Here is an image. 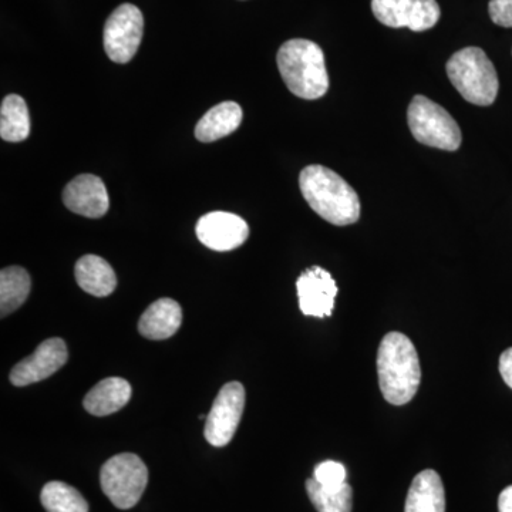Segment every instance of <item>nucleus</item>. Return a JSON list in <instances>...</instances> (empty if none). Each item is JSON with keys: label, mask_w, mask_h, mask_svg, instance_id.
Segmentation results:
<instances>
[{"label": "nucleus", "mask_w": 512, "mask_h": 512, "mask_svg": "<svg viewBox=\"0 0 512 512\" xmlns=\"http://www.w3.org/2000/svg\"><path fill=\"white\" fill-rule=\"evenodd\" d=\"M30 293V276L20 266H9L0 272V315L18 311Z\"/></svg>", "instance_id": "nucleus-20"}, {"label": "nucleus", "mask_w": 512, "mask_h": 512, "mask_svg": "<svg viewBox=\"0 0 512 512\" xmlns=\"http://www.w3.org/2000/svg\"><path fill=\"white\" fill-rule=\"evenodd\" d=\"M147 483L146 464L136 454H117L101 467V490L120 510L133 508L143 497Z\"/></svg>", "instance_id": "nucleus-5"}, {"label": "nucleus", "mask_w": 512, "mask_h": 512, "mask_svg": "<svg viewBox=\"0 0 512 512\" xmlns=\"http://www.w3.org/2000/svg\"><path fill=\"white\" fill-rule=\"evenodd\" d=\"M69 359L66 343L63 339H47L40 343L33 355L19 362L10 372V383L16 387L42 382L57 370L62 369Z\"/></svg>", "instance_id": "nucleus-11"}, {"label": "nucleus", "mask_w": 512, "mask_h": 512, "mask_svg": "<svg viewBox=\"0 0 512 512\" xmlns=\"http://www.w3.org/2000/svg\"><path fill=\"white\" fill-rule=\"evenodd\" d=\"M40 501L47 512H89V504L72 485L50 481L43 487Z\"/></svg>", "instance_id": "nucleus-22"}, {"label": "nucleus", "mask_w": 512, "mask_h": 512, "mask_svg": "<svg viewBox=\"0 0 512 512\" xmlns=\"http://www.w3.org/2000/svg\"><path fill=\"white\" fill-rule=\"evenodd\" d=\"M303 198L316 214L338 227L352 225L360 218L356 191L339 174L323 165H309L299 175Z\"/></svg>", "instance_id": "nucleus-1"}, {"label": "nucleus", "mask_w": 512, "mask_h": 512, "mask_svg": "<svg viewBox=\"0 0 512 512\" xmlns=\"http://www.w3.org/2000/svg\"><path fill=\"white\" fill-rule=\"evenodd\" d=\"M77 284L84 292L104 298L114 292L117 276L109 262L97 255H84L74 268Z\"/></svg>", "instance_id": "nucleus-17"}, {"label": "nucleus", "mask_w": 512, "mask_h": 512, "mask_svg": "<svg viewBox=\"0 0 512 512\" xmlns=\"http://www.w3.org/2000/svg\"><path fill=\"white\" fill-rule=\"evenodd\" d=\"M30 134L28 104L19 94H9L0 107V137L8 143L25 141Z\"/></svg>", "instance_id": "nucleus-19"}, {"label": "nucleus", "mask_w": 512, "mask_h": 512, "mask_svg": "<svg viewBox=\"0 0 512 512\" xmlns=\"http://www.w3.org/2000/svg\"><path fill=\"white\" fill-rule=\"evenodd\" d=\"M279 73L292 94L303 100H318L329 89L325 55L315 42L292 39L279 49Z\"/></svg>", "instance_id": "nucleus-3"}, {"label": "nucleus", "mask_w": 512, "mask_h": 512, "mask_svg": "<svg viewBox=\"0 0 512 512\" xmlns=\"http://www.w3.org/2000/svg\"><path fill=\"white\" fill-rule=\"evenodd\" d=\"M299 306L303 315L326 318L332 315L335 299L338 295V285L326 269L312 266L306 269L298 282Z\"/></svg>", "instance_id": "nucleus-12"}, {"label": "nucleus", "mask_w": 512, "mask_h": 512, "mask_svg": "<svg viewBox=\"0 0 512 512\" xmlns=\"http://www.w3.org/2000/svg\"><path fill=\"white\" fill-rule=\"evenodd\" d=\"M498 512H512V485L505 488L498 498Z\"/></svg>", "instance_id": "nucleus-26"}, {"label": "nucleus", "mask_w": 512, "mask_h": 512, "mask_svg": "<svg viewBox=\"0 0 512 512\" xmlns=\"http://www.w3.org/2000/svg\"><path fill=\"white\" fill-rule=\"evenodd\" d=\"M144 18L131 3L119 6L104 26V50L114 63L126 64L136 56L143 40Z\"/></svg>", "instance_id": "nucleus-7"}, {"label": "nucleus", "mask_w": 512, "mask_h": 512, "mask_svg": "<svg viewBox=\"0 0 512 512\" xmlns=\"http://www.w3.org/2000/svg\"><path fill=\"white\" fill-rule=\"evenodd\" d=\"M183 323V311L180 303L174 299L163 298L151 303L138 322V332L150 340L171 338Z\"/></svg>", "instance_id": "nucleus-14"}, {"label": "nucleus", "mask_w": 512, "mask_h": 512, "mask_svg": "<svg viewBox=\"0 0 512 512\" xmlns=\"http://www.w3.org/2000/svg\"><path fill=\"white\" fill-rule=\"evenodd\" d=\"M372 10L382 25L413 32L434 28L441 16L436 0H372Z\"/></svg>", "instance_id": "nucleus-9"}, {"label": "nucleus", "mask_w": 512, "mask_h": 512, "mask_svg": "<svg viewBox=\"0 0 512 512\" xmlns=\"http://www.w3.org/2000/svg\"><path fill=\"white\" fill-rule=\"evenodd\" d=\"M404 512H446V491L436 471L424 470L414 477Z\"/></svg>", "instance_id": "nucleus-16"}, {"label": "nucleus", "mask_w": 512, "mask_h": 512, "mask_svg": "<svg viewBox=\"0 0 512 512\" xmlns=\"http://www.w3.org/2000/svg\"><path fill=\"white\" fill-rule=\"evenodd\" d=\"M244 409V386L238 382L225 384L205 421L204 436L211 446L225 447L234 439Z\"/></svg>", "instance_id": "nucleus-8"}, {"label": "nucleus", "mask_w": 512, "mask_h": 512, "mask_svg": "<svg viewBox=\"0 0 512 512\" xmlns=\"http://www.w3.org/2000/svg\"><path fill=\"white\" fill-rule=\"evenodd\" d=\"M410 131L424 146L456 151L461 146V130L446 109L424 96H416L407 111Z\"/></svg>", "instance_id": "nucleus-6"}, {"label": "nucleus", "mask_w": 512, "mask_h": 512, "mask_svg": "<svg viewBox=\"0 0 512 512\" xmlns=\"http://www.w3.org/2000/svg\"><path fill=\"white\" fill-rule=\"evenodd\" d=\"M346 468L338 461H323L313 471V478L323 487H338L346 483Z\"/></svg>", "instance_id": "nucleus-23"}, {"label": "nucleus", "mask_w": 512, "mask_h": 512, "mask_svg": "<svg viewBox=\"0 0 512 512\" xmlns=\"http://www.w3.org/2000/svg\"><path fill=\"white\" fill-rule=\"evenodd\" d=\"M500 373L505 384L512 389V348L505 350L500 357Z\"/></svg>", "instance_id": "nucleus-25"}, {"label": "nucleus", "mask_w": 512, "mask_h": 512, "mask_svg": "<svg viewBox=\"0 0 512 512\" xmlns=\"http://www.w3.org/2000/svg\"><path fill=\"white\" fill-rule=\"evenodd\" d=\"M306 493L318 512H352L353 490L348 483L323 487L315 478H309Z\"/></svg>", "instance_id": "nucleus-21"}, {"label": "nucleus", "mask_w": 512, "mask_h": 512, "mask_svg": "<svg viewBox=\"0 0 512 512\" xmlns=\"http://www.w3.org/2000/svg\"><path fill=\"white\" fill-rule=\"evenodd\" d=\"M197 237L202 245L217 252L232 251L247 242L249 227L245 220L231 212H208L197 222Z\"/></svg>", "instance_id": "nucleus-10"}, {"label": "nucleus", "mask_w": 512, "mask_h": 512, "mask_svg": "<svg viewBox=\"0 0 512 512\" xmlns=\"http://www.w3.org/2000/svg\"><path fill=\"white\" fill-rule=\"evenodd\" d=\"M488 13L495 25L512 28V0H491Z\"/></svg>", "instance_id": "nucleus-24"}, {"label": "nucleus", "mask_w": 512, "mask_h": 512, "mask_svg": "<svg viewBox=\"0 0 512 512\" xmlns=\"http://www.w3.org/2000/svg\"><path fill=\"white\" fill-rule=\"evenodd\" d=\"M447 74L457 92L476 106H491L497 99V70L480 47H466L447 62Z\"/></svg>", "instance_id": "nucleus-4"}, {"label": "nucleus", "mask_w": 512, "mask_h": 512, "mask_svg": "<svg viewBox=\"0 0 512 512\" xmlns=\"http://www.w3.org/2000/svg\"><path fill=\"white\" fill-rule=\"evenodd\" d=\"M242 121V109L235 101H224L205 113L195 127V137L201 143H212L234 133Z\"/></svg>", "instance_id": "nucleus-18"}, {"label": "nucleus", "mask_w": 512, "mask_h": 512, "mask_svg": "<svg viewBox=\"0 0 512 512\" xmlns=\"http://www.w3.org/2000/svg\"><path fill=\"white\" fill-rule=\"evenodd\" d=\"M63 202L74 214L86 218H101L110 208L109 192L100 177L82 174L66 185Z\"/></svg>", "instance_id": "nucleus-13"}, {"label": "nucleus", "mask_w": 512, "mask_h": 512, "mask_svg": "<svg viewBox=\"0 0 512 512\" xmlns=\"http://www.w3.org/2000/svg\"><path fill=\"white\" fill-rule=\"evenodd\" d=\"M377 375L387 402L394 406L412 402L421 380L419 355L412 340L403 333H387L377 352Z\"/></svg>", "instance_id": "nucleus-2"}, {"label": "nucleus", "mask_w": 512, "mask_h": 512, "mask_svg": "<svg viewBox=\"0 0 512 512\" xmlns=\"http://www.w3.org/2000/svg\"><path fill=\"white\" fill-rule=\"evenodd\" d=\"M131 389L130 383L121 377H109L101 380L84 397V409L97 417L109 416L119 412L127 403L130 402Z\"/></svg>", "instance_id": "nucleus-15"}]
</instances>
